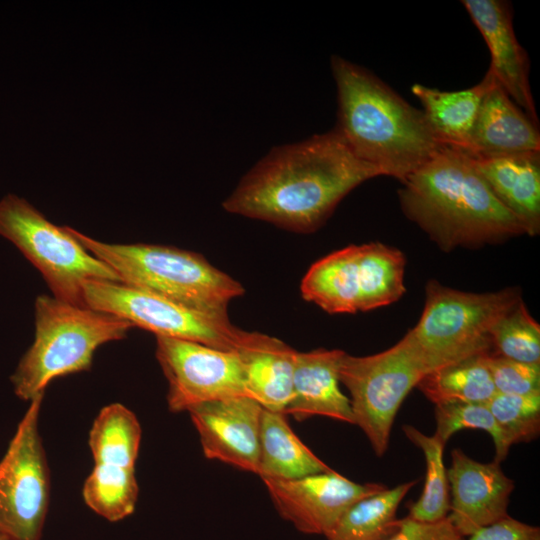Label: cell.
<instances>
[{
	"label": "cell",
	"instance_id": "f1b7e54d",
	"mask_svg": "<svg viewBox=\"0 0 540 540\" xmlns=\"http://www.w3.org/2000/svg\"><path fill=\"white\" fill-rule=\"evenodd\" d=\"M436 436L446 445L450 437L462 429H479L487 432L495 446L494 461L500 463L509 452L501 429L485 403L449 402L435 405Z\"/></svg>",
	"mask_w": 540,
	"mask_h": 540
},
{
	"label": "cell",
	"instance_id": "30bf717a",
	"mask_svg": "<svg viewBox=\"0 0 540 540\" xmlns=\"http://www.w3.org/2000/svg\"><path fill=\"white\" fill-rule=\"evenodd\" d=\"M431 370L408 336L394 346L369 356L345 353L339 368L340 382L348 389L356 424L375 454L388 448L396 414L406 396Z\"/></svg>",
	"mask_w": 540,
	"mask_h": 540
},
{
	"label": "cell",
	"instance_id": "52a82bcc",
	"mask_svg": "<svg viewBox=\"0 0 540 540\" xmlns=\"http://www.w3.org/2000/svg\"><path fill=\"white\" fill-rule=\"evenodd\" d=\"M0 236L13 243L36 267L58 300L86 306L89 280L120 282L118 275L90 253L69 231L57 226L25 199L8 194L0 200Z\"/></svg>",
	"mask_w": 540,
	"mask_h": 540
},
{
	"label": "cell",
	"instance_id": "9a60e30c",
	"mask_svg": "<svg viewBox=\"0 0 540 540\" xmlns=\"http://www.w3.org/2000/svg\"><path fill=\"white\" fill-rule=\"evenodd\" d=\"M450 496L449 518L464 537L508 516L514 482L500 463L478 462L461 449L451 452L447 470Z\"/></svg>",
	"mask_w": 540,
	"mask_h": 540
},
{
	"label": "cell",
	"instance_id": "1f68e13d",
	"mask_svg": "<svg viewBox=\"0 0 540 540\" xmlns=\"http://www.w3.org/2000/svg\"><path fill=\"white\" fill-rule=\"evenodd\" d=\"M387 540H466L449 516L435 522H422L408 516L400 521L399 529Z\"/></svg>",
	"mask_w": 540,
	"mask_h": 540
},
{
	"label": "cell",
	"instance_id": "e0dca14e",
	"mask_svg": "<svg viewBox=\"0 0 540 540\" xmlns=\"http://www.w3.org/2000/svg\"><path fill=\"white\" fill-rule=\"evenodd\" d=\"M461 151L472 159L540 152L539 124L495 82L483 97L468 143Z\"/></svg>",
	"mask_w": 540,
	"mask_h": 540
},
{
	"label": "cell",
	"instance_id": "d6986e66",
	"mask_svg": "<svg viewBox=\"0 0 540 540\" xmlns=\"http://www.w3.org/2000/svg\"><path fill=\"white\" fill-rule=\"evenodd\" d=\"M472 160L495 197L515 216L524 233L538 235L540 152Z\"/></svg>",
	"mask_w": 540,
	"mask_h": 540
},
{
	"label": "cell",
	"instance_id": "277c9868",
	"mask_svg": "<svg viewBox=\"0 0 540 540\" xmlns=\"http://www.w3.org/2000/svg\"><path fill=\"white\" fill-rule=\"evenodd\" d=\"M35 334L11 376L16 396L31 401L55 378L87 371L97 348L126 337L133 325L118 316L41 294L34 304Z\"/></svg>",
	"mask_w": 540,
	"mask_h": 540
},
{
	"label": "cell",
	"instance_id": "7402d4cb",
	"mask_svg": "<svg viewBox=\"0 0 540 540\" xmlns=\"http://www.w3.org/2000/svg\"><path fill=\"white\" fill-rule=\"evenodd\" d=\"M294 433L283 412L263 408L259 432L258 475L262 478L297 479L330 471Z\"/></svg>",
	"mask_w": 540,
	"mask_h": 540
},
{
	"label": "cell",
	"instance_id": "4316f807",
	"mask_svg": "<svg viewBox=\"0 0 540 540\" xmlns=\"http://www.w3.org/2000/svg\"><path fill=\"white\" fill-rule=\"evenodd\" d=\"M138 492L135 469L94 464L84 482L82 495L96 514L116 522L134 512Z\"/></svg>",
	"mask_w": 540,
	"mask_h": 540
},
{
	"label": "cell",
	"instance_id": "5b68a950",
	"mask_svg": "<svg viewBox=\"0 0 540 540\" xmlns=\"http://www.w3.org/2000/svg\"><path fill=\"white\" fill-rule=\"evenodd\" d=\"M68 229L131 287L223 318H228L229 302L244 293L238 281L198 253L154 244L105 243Z\"/></svg>",
	"mask_w": 540,
	"mask_h": 540
},
{
	"label": "cell",
	"instance_id": "484cf974",
	"mask_svg": "<svg viewBox=\"0 0 540 540\" xmlns=\"http://www.w3.org/2000/svg\"><path fill=\"white\" fill-rule=\"evenodd\" d=\"M406 437L424 454L426 476L424 488L419 499L409 504L408 517L422 521L435 522L448 516L450 511V488L447 469L444 465L445 444L436 436H428L411 425L402 427Z\"/></svg>",
	"mask_w": 540,
	"mask_h": 540
},
{
	"label": "cell",
	"instance_id": "5bb4252c",
	"mask_svg": "<svg viewBox=\"0 0 540 540\" xmlns=\"http://www.w3.org/2000/svg\"><path fill=\"white\" fill-rule=\"evenodd\" d=\"M263 407L248 396L203 402L187 410L204 455L258 474Z\"/></svg>",
	"mask_w": 540,
	"mask_h": 540
},
{
	"label": "cell",
	"instance_id": "ac0fdd59",
	"mask_svg": "<svg viewBox=\"0 0 540 540\" xmlns=\"http://www.w3.org/2000/svg\"><path fill=\"white\" fill-rule=\"evenodd\" d=\"M344 351H296L291 399L284 410L298 421L323 416L354 424L350 400L340 387L339 368Z\"/></svg>",
	"mask_w": 540,
	"mask_h": 540
},
{
	"label": "cell",
	"instance_id": "ba28073f",
	"mask_svg": "<svg viewBox=\"0 0 540 540\" xmlns=\"http://www.w3.org/2000/svg\"><path fill=\"white\" fill-rule=\"evenodd\" d=\"M405 264L394 247L350 245L315 262L301 282V294L328 313L370 311L402 297Z\"/></svg>",
	"mask_w": 540,
	"mask_h": 540
},
{
	"label": "cell",
	"instance_id": "44dd1931",
	"mask_svg": "<svg viewBox=\"0 0 540 540\" xmlns=\"http://www.w3.org/2000/svg\"><path fill=\"white\" fill-rule=\"evenodd\" d=\"M296 350L271 336L238 352L247 395L263 408L283 412L292 395Z\"/></svg>",
	"mask_w": 540,
	"mask_h": 540
},
{
	"label": "cell",
	"instance_id": "836d02e7",
	"mask_svg": "<svg viewBox=\"0 0 540 540\" xmlns=\"http://www.w3.org/2000/svg\"><path fill=\"white\" fill-rule=\"evenodd\" d=\"M0 540H14L8 536H5V535H0Z\"/></svg>",
	"mask_w": 540,
	"mask_h": 540
},
{
	"label": "cell",
	"instance_id": "4fadbf2b",
	"mask_svg": "<svg viewBox=\"0 0 540 540\" xmlns=\"http://www.w3.org/2000/svg\"><path fill=\"white\" fill-rule=\"evenodd\" d=\"M278 513L306 534L326 535L358 500L386 488L355 483L334 470L283 480L262 478Z\"/></svg>",
	"mask_w": 540,
	"mask_h": 540
},
{
	"label": "cell",
	"instance_id": "2e32d148",
	"mask_svg": "<svg viewBox=\"0 0 540 540\" xmlns=\"http://www.w3.org/2000/svg\"><path fill=\"white\" fill-rule=\"evenodd\" d=\"M461 2L490 51L488 71L516 105L538 124L529 82V57L516 38L511 4L503 0Z\"/></svg>",
	"mask_w": 540,
	"mask_h": 540
},
{
	"label": "cell",
	"instance_id": "8fae6325",
	"mask_svg": "<svg viewBox=\"0 0 540 540\" xmlns=\"http://www.w3.org/2000/svg\"><path fill=\"white\" fill-rule=\"evenodd\" d=\"M43 396L30 401L0 460V535L41 540L50 495V476L39 433Z\"/></svg>",
	"mask_w": 540,
	"mask_h": 540
},
{
	"label": "cell",
	"instance_id": "9c48e42d",
	"mask_svg": "<svg viewBox=\"0 0 540 540\" xmlns=\"http://www.w3.org/2000/svg\"><path fill=\"white\" fill-rule=\"evenodd\" d=\"M86 306L129 321L133 327L200 343L212 348L241 352L260 343L267 335L243 331L228 318L197 310L124 283L85 282Z\"/></svg>",
	"mask_w": 540,
	"mask_h": 540
},
{
	"label": "cell",
	"instance_id": "cb8c5ba5",
	"mask_svg": "<svg viewBox=\"0 0 540 540\" xmlns=\"http://www.w3.org/2000/svg\"><path fill=\"white\" fill-rule=\"evenodd\" d=\"M487 355L471 356L438 368L426 374L416 387L435 405L449 402L486 404L496 394L486 363Z\"/></svg>",
	"mask_w": 540,
	"mask_h": 540
},
{
	"label": "cell",
	"instance_id": "7c38bea8",
	"mask_svg": "<svg viewBox=\"0 0 540 540\" xmlns=\"http://www.w3.org/2000/svg\"><path fill=\"white\" fill-rule=\"evenodd\" d=\"M156 358L168 381L167 403L172 412L187 411L203 402L248 396L237 352L156 336Z\"/></svg>",
	"mask_w": 540,
	"mask_h": 540
},
{
	"label": "cell",
	"instance_id": "ffe728a7",
	"mask_svg": "<svg viewBox=\"0 0 540 540\" xmlns=\"http://www.w3.org/2000/svg\"><path fill=\"white\" fill-rule=\"evenodd\" d=\"M495 82L487 70L478 84L467 89L441 91L414 84L411 92L421 102L425 118L440 142L462 150L470 138L483 97Z\"/></svg>",
	"mask_w": 540,
	"mask_h": 540
},
{
	"label": "cell",
	"instance_id": "6da1fadb",
	"mask_svg": "<svg viewBox=\"0 0 540 540\" xmlns=\"http://www.w3.org/2000/svg\"><path fill=\"white\" fill-rule=\"evenodd\" d=\"M332 129L272 148L223 202L226 211L309 233L361 183L380 176Z\"/></svg>",
	"mask_w": 540,
	"mask_h": 540
},
{
	"label": "cell",
	"instance_id": "603a6c76",
	"mask_svg": "<svg viewBox=\"0 0 540 540\" xmlns=\"http://www.w3.org/2000/svg\"><path fill=\"white\" fill-rule=\"evenodd\" d=\"M409 481L355 502L325 535L327 540H387L400 526L397 509L408 491Z\"/></svg>",
	"mask_w": 540,
	"mask_h": 540
},
{
	"label": "cell",
	"instance_id": "7a4b0ae2",
	"mask_svg": "<svg viewBox=\"0 0 540 540\" xmlns=\"http://www.w3.org/2000/svg\"><path fill=\"white\" fill-rule=\"evenodd\" d=\"M337 90L334 130L350 151L401 184L444 147L422 110L368 69L331 57Z\"/></svg>",
	"mask_w": 540,
	"mask_h": 540
},
{
	"label": "cell",
	"instance_id": "f546056e",
	"mask_svg": "<svg viewBox=\"0 0 540 540\" xmlns=\"http://www.w3.org/2000/svg\"><path fill=\"white\" fill-rule=\"evenodd\" d=\"M506 442H530L540 433V392L526 395L496 393L486 403Z\"/></svg>",
	"mask_w": 540,
	"mask_h": 540
},
{
	"label": "cell",
	"instance_id": "8992f818",
	"mask_svg": "<svg viewBox=\"0 0 540 540\" xmlns=\"http://www.w3.org/2000/svg\"><path fill=\"white\" fill-rule=\"evenodd\" d=\"M521 299L517 287L471 293L430 280L421 317L406 335L432 372L471 356L492 353V328Z\"/></svg>",
	"mask_w": 540,
	"mask_h": 540
},
{
	"label": "cell",
	"instance_id": "d6a6232c",
	"mask_svg": "<svg viewBox=\"0 0 540 540\" xmlns=\"http://www.w3.org/2000/svg\"><path fill=\"white\" fill-rule=\"evenodd\" d=\"M468 540H540V528L508 515L476 530Z\"/></svg>",
	"mask_w": 540,
	"mask_h": 540
},
{
	"label": "cell",
	"instance_id": "83f0119b",
	"mask_svg": "<svg viewBox=\"0 0 540 540\" xmlns=\"http://www.w3.org/2000/svg\"><path fill=\"white\" fill-rule=\"evenodd\" d=\"M493 352L530 364H540V325L521 299L496 322L491 330Z\"/></svg>",
	"mask_w": 540,
	"mask_h": 540
},
{
	"label": "cell",
	"instance_id": "3957f363",
	"mask_svg": "<svg viewBox=\"0 0 540 540\" xmlns=\"http://www.w3.org/2000/svg\"><path fill=\"white\" fill-rule=\"evenodd\" d=\"M405 216L440 249L477 248L525 234L461 150L444 147L398 191Z\"/></svg>",
	"mask_w": 540,
	"mask_h": 540
},
{
	"label": "cell",
	"instance_id": "4dcf8cb0",
	"mask_svg": "<svg viewBox=\"0 0 540 540\" xmlns=\"http://www.w3.org/2000/svg\"><path fill=\"white\" fill-rule=\"evenodd\" d=\"M486 363L496 393L526 395L540 392V364L514 361L495 353Z\"/></svg>",
	"mask_w": 540,
	"mask_h": 540
},
{
	"label": "cell",
	"instance_id": "d4e9b609",
	"mask_svg": "<svg viewBox=\"0 0 540 540\" xmlns=\"http://www.w3.org/2000/svg\"><path fill=\"white\" fill-rule=\"evenodd\" d=\"M141 433L137 417L127 407L120 403L103 407L89 432L94 463L135 469Z\"/></svg>",
	"mask_w": 540,
	"mask_h": 540
}]
</instances>
